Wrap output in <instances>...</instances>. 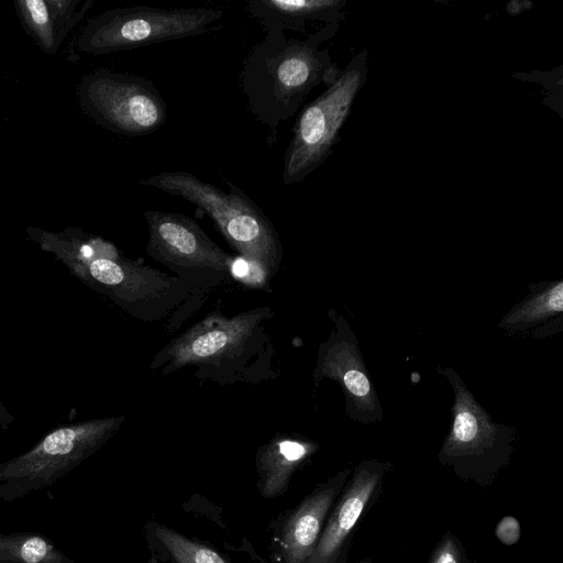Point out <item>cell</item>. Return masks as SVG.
Wrapping results in <instances>:
<instances>
[{
	"label": "cell",
	"mask_w": 563,
	"mask_h": 563,
	"mask_svg": "<svg viewBox=\"0 0 563 563\" xmlns=\"http://www.w3.org/2000/svg\"><path fill=\"white\" fill-rule=\"evenodd\" d=\"M340 23L325 24L306 38L286 36L285 32L264 30L241 69L240 81L255 119L272 134L294 117L308 95L318 86H330L340 68L321 44L332 38Z\"/></svg>",
	"instance_id": "6da1fadb"
},
{
	"label": "cell",
	"mask_w": 563,
	"mask_h": 563,
	"mask_svg": "<svg viewBox=\"0 0 563 563\" xmlns=\"http://www.w3.org/2000/svg\"><path fill=\"white\" fill-rule=\"evenodd\" d=\"M27 236L96 291L128 310L172 295L177 280L125 258L109 241L78 228L54 232L26 228Z\"/></svg>",
	"instance_id": "7a4b0ae2"
},
{
	"label": "cell",
	"mask_w": 563,
	"mask_h": 563,
	"mask_svg": "<svg viewBox=\"0 0 563 563\" xmlns=\"http://www.w3.org/2000/svg\"><path fill=\"white\" fill-rule=\"evenodd\" d=\"M230 191L205 183L188 172H162L140 180L146 187L179 196L207 213L228 243L266 279L282 261L277 231L264 212L235 185Z\"/></svg>",
	"instance_id": "3957f363"
},
{
	"label": "cell",
	"mask_w": 563,
	"mask_h": 563,
	"mask_svg": "<svg viewBox=\"0 0 563 563\" xmlns=\"http://www.w3.org/2000/svg\"><path fill=\"white\" fill-rule=\"evenodd\" d=\"M450 382L454 401L452 426L438 455L439 463L463 481L492 484L512 453L515 429L495 422L451 367H438Z\"/></svg>",
	"instance_id": "277c9868"
},
{
	"label": "cell",
	"mask_w": 563,
	"mask_h": 563,
	"mask_svg": "<svg viewBox=\"0 0 563 563\" xmlns=\"http://www.w3.org/2000/svg\"><path fill=\"white\" fill-rule=\"evenodd\" d=\"M367 57L366 49L355 54L336 79L299 113L284 154V185L303 180L332 153L367 80Z\"/></svg>",
	"instance_id": "5b68a950"
},
{
	"label": "cell",
	"mask_w": 563,
	"mask_h": 563,
	"mask_svg": "<svg viewBox=\"0 0 563 563\" xmlns=\"http://www.w3.org/2000/svg\"><path fill=\"white\" fill-rule=\"evenodd\" d=\"M222 18L223 10L218 8H113L87 22L77 47L85 54L103 55L199 36L214 30Z\"/></svg>",
	"instance_id": "8992f818"
},
{
	"label": "cell",
	"mask_w": 563,
	"mask_h": 563,
	"mask_svg": "<svg viewBox=\"0 0 563 563\" xmlns=\"http://www.w3.org/2000/svg\"><path fill=\"white\" fill-rule=\"evenodd\" d=\"M124 417L96 418L56 428L27 452L0 464V499L13 500L52 485L106 444Z\"/></svg>",
	"instance_id": "52a82bcc"
},
{
	"label": "cell",
	"mask_w": 563,
	"mask_h": 563,
	"mask_svg": "<svg viewBox=\"0 0 563 563\" xmlns=\"http://www.w3.org/2000/svg\"><path fill=\"white\" fill-rule=\"evenodd\" d=\"M82 111L98 125L124 136H144L166 121V102L147 78L101 68L86 74L77 88Z\"/></svg>",
	"instance_id": "ba28073f"
},
{
	"label": "cell",
	"mask_w": 563,
	"mask_h": 563,
	"mask_svg": "<svg viewBox=\"0 0 563 563\" xmlns=\"http://www.w3.org/2000/svg\"><path fill=\"white\" fill-rule=\"evenodd\" d=\"M334 329L329 340L320 345L316 380L330 378L340 384L349 416L361 423L380 421L383 411L376 389L347 321L334 310L329 311Z\"/></svg>",
	"instance_id": "9c48e42d"
},
{
	"label": "cell",
	"mask_w": 563,
	"mask_h": 563,
	"mask_svg": "<svg viewBox=\"0 0 563 563\" xmlns=\"http://www.w3.org/2000/svg\"><path fill=\"white\" fill-rule=\"evenodd\" d=\"M148 228L146 252L173 269L231 273L234 260L191 218L157 210L143 212Z\"/></svg>",
	"instance_id": "30bf717a"
},
{
	"label": "cell",
	"mask_w": 563,
	"mask_h": 563,
	"mask_svg": "<svg viewBox=\"0 0 563 563\" xmlns=\"http://www.w3.org/2000/svg\"><path fill=\"white\" fill-rule=\"evenodd\" d=\"M268 313L267 308L239 313L232 318L213 312L167 344L154 364H166V372H169L187 365L221 360L241 349Z\"/></svg>",
	"instance_id": "8fae6325"
},
{
	"label": "cell",
	"mask_w": 563,
	"mask_h": 563,
	"mask_svg": "<svg viewBox=\"0 0 563 563\" xmlns=\"http://www.w3.org/2000/svg\"><path fill=\"white\" fill-rule=\"evenodd\" d=\"M387 464L365 460L351 472L335 500L311 555L305 563H344L352 533L364 511L379 495Z\"/></svg>",
	"instance_id": "7c38bea8"
},
{
	"label": "cell",
	"mask_w": 563,
	"mask_h": 563,
	"mask_svg": "<svg viewBox=\"0 0 563 563\" xmlns=\"http://www.w3.org/2000/svg\"><path fill=\"white\" fill-rule=\"evenodd\" d=\"M351 472V468H344L319 484L279 518L272 541L275 563H305L309 559Z\"/></svg>",
	"instance_id": "4fadbf2b"
},
{
	"label": "cell",
	"mask_w": 563,
	"mask_h": 563,
	"mask_svg": "<svg viewBox=\"0 0 563 563\" xmlns=\"http://www.w3.org/2000/svg\"><path fill=\"white\" fill-rule=\"evenodd\" d=\"M529 295L500 320L499 328L509 335L530 331L536 340L563 330V280L540 282L528 286Z\"/></svg>",
	"instance_id": "5bb4252c"
},
{
	"label": "cell",
	"mask_w": 563,
	"mask_h": 563,
	"mask_svg": "<svg viewBox=\"0 0 563 563\" xmlns=\"http://www.w3.org/2000/svg\"><path fill=\"white\" fill-rule=\"evenodd\" d=\"M346 0H250L246 10L264 30L307 32L309 22L341 23Z\"/></svg>",
	"instance_id": "9a60e30c"
},
{
	"label": "cell",
	"mask_w": 563,
	"mask_h": 563,
	"mask_svg": "<svg viewBox=\"0 0 563 563\" xmlns=\"http://www.w3.org/2000/svg\"><path fill=\"white\" fill-rule=\"evenodd\" d=\"M318 450V444L294 438H275L256 455L257 489L265 499L284 495L296 471Z\"/></svg>",
	"instance_id": "2e32d148"
},
{
	"label": "cell",
	"mask_w": 563,
	"mask_h": 563,
	"mask_svg": "<svg viewBox=\"0 0 563 563\" xmlns=\"http://www.w3.org/2000/svg\"><path fill=\"white\" fill-rule=\"evenodd\" d=\"M145 540L164 563H232L210 545L157 522L146 525Z\"/></svg>",
	"instance_id": "e0dca14e"
},
{
	"label": "cell",
	"mask_w": 563,
	"mask_h": 563,
	"mask_svg": "<svg viewBox=\"0 0 563 563\" xmlns=\"http://www.w3.org/2000/svg\"><path fill=\"white\" fill-rule=\"evenodd\" d=\"M14 10L24 31L48 55L57 53L55 23L46 0H14Z\"/></svg>",
	"instance_id": "ac0fdd59"
},
{
	"label": "cell",
	"mask_w": 563,
	"mask_h": 563,
	"mask_svg": "<svg viewBox=\"0 0 563 563\" xmlns=\"http://www.w3.org/2000/svg\"><path fill=\"white\" fill-rule=\"evenodd\" d=\"M0 563H71L41 536L0 534Z\"/></svg>",
	"instance_id": "d6986e66"
},
{
	"label": "cell",
	"mask_w": 563,
	"mask_h": 563,
	"mask_svg": "<svg viewBox=\"0 0 563 563\" xmlns=\"http://www.w3.org/2000/svg\"><path fill=\"white\" fill-rule=\"evenodd\" d=\"M51 8L58 43L62 45L68 33L82 20L93 0H46Z\"/></svg>",
	"instance_id": "ffe728a7"
},
{
	"label": "cell",
	"mask_w": 563,
	"mask_h": 563,
	"mask_svg": "<svg viewBox=\"0 0 563 563\" xmlns=\"http://www.w3.org/2000/svg\"><path fill=\"white\" fill-rule=\"evenodd\" d=\"M429 563H470L466 553L453 533L446 532L433 549Z\"/></svg>",
	"instance_id": "44dd1931"
},
{
	"label": "cell",
	"mask_w": 563,
	"mask_h": 563,
	"mask_svg": "<svg viewBox=\"0 0 563 563\" xmlns=\"http://www.w3.org/2000/svg\"><path fill=\"white\" fill-rule=\"evenodd\" d=\"M495 534L497 539L506 545L517 543L520 539L519 521L511 516L504 517L497 523Z\"/></svg>",
	"instance_id": "7402d4cb"
},
{
	"label": "cell",
	"mask_w": 563,
	"mask_h": 563,
	"mask_svg": "<svg viewBox=\"0 0 563 563\" xmlns=\"http://www.w3.org/2000/svg\"><path fill=\"white\" fill-rule=\"evenodd\" d=\"M9 418H11V417L8 415V412L5 411V408L2 406L1 400H0V423L3 421H7V422L10 421L11 419H9Z\"/></svg>",
	"instance_id": "603a6c76"
}]
</instances>
